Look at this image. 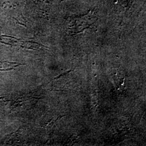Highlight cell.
Returning <instances> with one entry per match:
<instances>
[{
	"label": "cell",
	"instance_id": "obj_1",
	"mask_svg": "<svg viewBox=\"0 0 146 146\" xmlns=\"http://www.w3.org/2000/svg\"><path fill=\"white\" fill-rule=\"evenodd\" d=\"M72 71H73L72 70H69V71H68V72H65V73H63L62 74H61L60 75H59L58 76V77H56V78H54V80H55V79H58V78H60V77H61V76H62L63 75H64L65 74H68V73H70V72H72Z\"/></svg>",
	"mask_w": 146,
	"mask_h": 146
}]
</instances>
